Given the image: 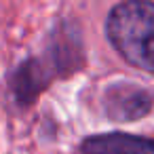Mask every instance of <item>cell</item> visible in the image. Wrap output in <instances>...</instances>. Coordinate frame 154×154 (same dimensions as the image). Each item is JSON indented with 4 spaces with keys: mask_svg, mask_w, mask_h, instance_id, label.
<instances>
[{
    "mask_svg": "<svg viewBox=\"0 0 154 154\" xmlns=\"http://www.w3.org/2000/svg\"><path fill=\"white\" fill-rule=\"evenodd\" d=\"M112 49L133 68L154 74V2L125 0L112 7L106 19Z\"/></svg>",
    "mask_w": 154,
    "mask_h": 154,
    "instance_id": "obj_1",
    "label": "cell"
},
{
    "mask_svg": "<svg viewBox=\"0 0 154 154\" xmlns=\"http://www.w3.org/2000/svg\"><path fill=\"white\" fill-rule=\"evenodd\" d=\"M106 114L118 122H131L148 116L154 106V95L133 82H118L106 91L103 97Z\"/></svg>",
    "mask_w": 154,
    "mask_h": 154,
    "instance_id": "obj_2",
    "label": "cell"
},
{
    "mask_svg": "<svg viewBox=\"0 0 154 154\" xmlns=\"http://www.w3.org/2000/svg\"><path fill=\"white\" fill-rule=\"evenodd\" d=\"M82 154H154V137L133 133H99L89 135L80 143Z\"/></svg>",
    "mask_w": 154,
    "mask_h": 154,
    "instance_id": "obj_3",
    "label": "cell"
},
{
    "mask_svg": "<svg viewBox=\"0 0 154 154\" xmlns=\"http://www.w3.org/2000/svg\"><path fill=\"white\" fill-rule=\"evenodd\" d=\"M59 72L55 68H51L47 63V59H26L13 74L11 78V87L15 93V99L21 106L32 103L53 80V76H57Z\"/></svg>",
    "mask_w": 154,
    "mask_h": 154,
    "instance_id": "obj_4",
    "label": "cell"
}]
</instances>
